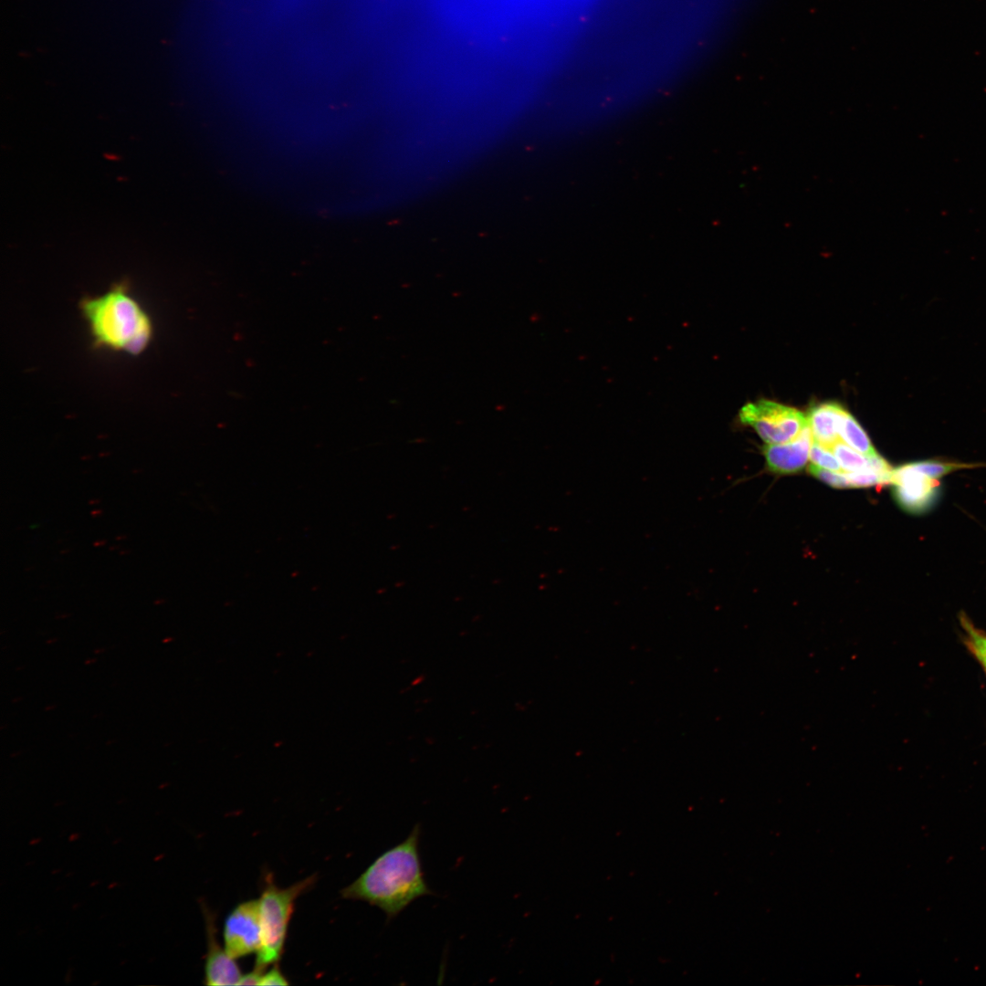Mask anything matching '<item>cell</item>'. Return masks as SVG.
<instances>
[{
    "instance_id": "obj_12",
    "label": "cell",
    "mask_w": 986,
    "mask_h": 986,
    "mask_svg": "<svg viewBox=\"0 0 986 986\" xmlns=\"http://www.w3.org/2000/svg\"><path fill=\"white\" fill-rule=\"evenodd\" d=\"M960 623L965 631V643L977 657L986 672V635L976 629L965 614L960 616Z\"/></svg>"
},
{
    "instance_id": "obj_9",
    "label": "cell",
    "mask_w": 986,
    "mask_h": 986,
    "mask_svg": "<svg viewBox=\"0 0 986 986\" xmlns=\"http://www.w3.org/2000/svg\"><path fill=\"white\" fill-rule=\"evenodd\" d=\"M843 407L834 402L813 406L806 417L813 440L831 448L837 441L838 425Z\"/></svg>"
},
{
    "instance_id": "obj_10",
    "label": "cell",
    "mask_w": 986,
    "mask_h": 986,
    "mask_svg": "<svg viewBox=\"0 0 986 986\" xmlns=\"http://www.w3.org/2000/svg\"><path fill=\"white\" fill-rule=\"evenodd\" d=\"M838 435L842 442L865 456L876 453L865 430L844 408L839 419Z\"/></svg>"
},
{
    "instance_id": "obj_1",
    "label": "cell",
    "mask_w": 986,
    "mask_h": 986,
    "mask_svg": "<svg viewBox=\"0 0 986 986\" xmlns=\"http://www.w3.org/2000/svg\"><path fill=\"white\" fill-rule=\"evenodd\" d=\"M420 836L421 826L415 824L403 842L380 855L344 887L341 896L377 907L391 920L419 897L433 894L422 867Z\"/></svg>"
},
{
    "instance_id": "obj_11",
    "label": "cell",
    "mask_w": 986,
    "mask_h": 986,
    "mask_svg": "<svg viewBox=\"0 0 986 986\" xmlns=\"http://www.w3.org/2000/svg\"><path fill=\"white\" fill-rule=\"evenodd\" d=\"M831 449L844 472L873 470L870 466V456H865L853 449L844 442L837 441Z\"/></svg>"
},
{
    "instance_id": "obj_5",
    "label": "cell",
    "mask_w": 986,
    "mask_h": 986,
    "mask_svg": "<svg viewBox=\"0 0 986 986\" xmlns=\"http://www.w3.org/2000/svg\"><path fill=\"white\" fill-rule=\"evenodd\" d=\"M223 940L226 952L236 960L258 951L261 944L258 899L241 902L227 915Z\"/></svg>"
},
{
    "instance_id": "obj_16",
    "label": "cell",
    "mask_w": 986,
    "mask_h": 986,
    "mask_svg": "<svg viewBox=\"0 0 986 986\" xmlns=\"http://www.w3.org/2000/svg\"><path fill=\"white\" fill-rule=\"evenodd\" d=\"M288 981L284 974L281 972L278 963L273 964V967L262 973L259 985H288Z\"/></svg>"
},
{
    "instance_id": "obj_4",
    "label": "cell",
    "mask_w": 986,
    "mask_h": 986,
    "mask_svg": "<svg viewBox=\"0 0 986 986\" xmlns=\"http://www.w3.org/2000/svg\"><path fill=\"white\" fill-rule=\"evenodd\" d=\"M738 416L741 424L752 427L766 444L790 442L808 425L802 412L764 399L747 403Z\"/></svg>"
},
{
    "instance_id": "obj_3",
    "label": "cell",
    "mask_w": 986,
    "mask_h": 986,
    "mask_svg": "<svg viewBox=\"0 0 986 986\" xmlns=\"http://www.w3.org/2000/svg\"><path fill=\"white\" fill-rule=\"evenodd\" d=\"M315 882V876L304 878L286 888L275 885L270 876L266 877L258 898L261 944L257 952L255 967L265 970L278 963L283 954L288 923L296 899Z\"/></svg>"
},
{
    "instance_id": "obj_17",
    "label": "cell",
    "mask_w": 986,
    "mask_h": 986,
    "mask_svg": "<svg viewBox=\"0 0 986 986\" xmlns=\"http://www.w3.org/2000/svg\"><path fill=\"white\" fill-rule=\"evenodd\" d=\"M263 970L255 967L251 971L242 974L238 985H259Z\"/></svg>"
},
{
    "instance_id": "obj_6",
    "label": "cell",
    "mask_w": 986,
    "mask_h": 986,
    "mask_svg": "<svg viewBox=\"0 0 986 986\" xmlns=\"http://www.w3.org/2000/svg\"><path fill=\"white\" fill-rule=\"evenodd\" d=\"M892 485L897 503L902 509L912 514L928 510L935 504L940 491L939 479L925 474L915 462L895 468Z\"/></svg>"
},
{
    "instance_id": "obj_8",
    "label": "cell",
    "mask_w": 986,
    "mask_h": 986,
    "mask_svg": "<svg viewBox=\"0 0 986 986\" xmlns=\"http://www.w3.org/2000/svg\"><path fill=\"white\" fill-rule=\"evenodd\" d=\"M813 437L809 425L792 441L782 444H766L763 455L768 468L776 474H792L800 471L807 463Z\"/></svg>"
},
{
    "instance_id": "obj_2",
    "label": "cell",
    "mask_w": 986,
    "mask_h": 986,
    "mask_svg": "<svg viewBox=\"0 0 986 986\" xmlns=\"http://www.w3.org/2000/svg\"><path fill=\"white\" fill-rule=\"evenodd\" d=\"M80 310L96 345L138 355L152 341V320L124 283L83 299Z\"/></svg>"
},
{
    "instance_id": "obj_13",
    "label": "cell",
    "mask_w": 986,
    "mask_h": 986,
    "mask_svg": "<svg viewBox=\"0 0 986 986\" xmlns=\"http://www.w3.org/2000/svg\"><path fill=\"white\" fill-rule=\"evenodd\" d=\"M809 457L812 464L832 471L841 472V466L832 449L813 440Z\"/></svg>"
},
{
    "instance_id": "obj_14",
    "label": "cell",
    "mask_w": 986,
    "mask_h": 986,
    "mask_svg": "<svg viewBox=\"0 0 986 986\" xmlns=\"http://www.w3.org/2000/svg\"><path fill=\"white\" fill-rule=\"evenodd\" d=\"M808 472L818 478L819 480L826 483L827 485L835 488H850L851 483L845 474V472H836L829 469L819 467L813 464L809 465Z\"/></svg>"
},
{
    "instance_id": "obj_7",
    "label": "cell",
    "mask_w": 986,
    "mask_h": 986,
    "mask_svg": "<svg viewBox=\"0 0 986 986\" xmlns=\"http://www.w3.org/2000/svg\"><path fill=\"white\" fill-rule=\"evenodd\" d=\"M206 929L207 952L205 957V983L210 986L238 985L242 976L240 969L216 939L215 918L205 905H202Z\"/></svg>"
},
{
    "instance_id": "obj_15",
    "label": "cell",
    "mask_w": 986,
    "mask_h": 986,
    "mask_svg": "<svg viewBox=\"0 0 986 986\" xmlns=\"http://www.w3.org/2000/svg\"><path fill=\"white\" fill-rule=\"evenodd\" d=\"M852 488H868L873 486H886L883 478L873 470L861 472H845Z\"/></svg>"
}]
</instances>
